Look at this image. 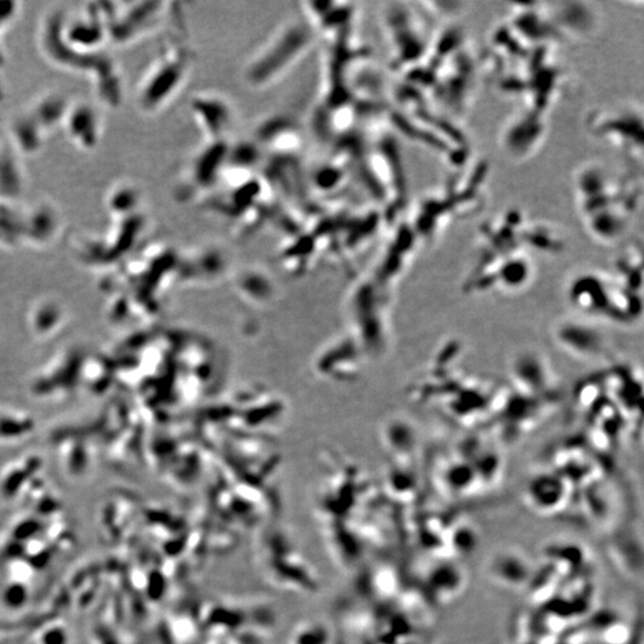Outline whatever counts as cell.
Listing matches in <instances>:
<instances>
[{
	"label": "cell",
	"mask_w": 644,
	"mask_h": 644,
	"mask_svg": "<svg viewBox=\"0 0 644 644\" xmlns=\"http://www.w3.org/2000/svg\"><path fill=\"white\" fill-rule=\"evenodd\" d=\"M230 147L228 141H203L191 156L185 169V184L190 199L203 197L222 178Z\"/></svg>",
	"instance_id": "8992f818"
},
{
	"label": "cell",
	"mask_w": 644,
	"mask_h": 644,
	"mask_svg": "<svg viewBox=\"0 0 644 644\" xmlns=\"http://www.w3.org/2000/svg\"><path fill=\"white\" fill-rule=\"evenodd\" d=\"M191 113L204 141H228L237 122L232 100L217 91H203L191 102Z\"/></svg>",
	"instance_id": "5b68a950"
},
{
	"label": "cell",
	"mask_w": 644,
	"mask_h": 644,
	"mask_svg": "<svg viewBox=\"0 0 644 644\" xmlns=\"http://www.w3.org/2000/svg\"><path fill=\"white\" fill-rule=\"evenodd\" d=\"M289 644H332V636L321 623H304L295 629Z\"/></svg>",
	"instance_id": "30bf717a"
},
{
	"label": "cell",
	"mask_w": 644,
	"mask_h": 644,
	"mask_svg": "<svg viewBox=\"0 0 644 644\" xmlns=\"http://www.w3.org/2000/svg\"><path fill=\"white\" fill-rule=\"evenodd\" d=\"M208 644H235L227 638H210Z\"/></svg>",
	"instance_id": "8fae6325"
},
{
	"label": "cell",
	"mask_w": 644,
	"mask_h": 644,
	"mask_svg": "<svg viewBox=\"0 0 644 644\" xmlns=\"http://www.w3.org/2000/svg\"><path fill=\"white\" fill-rule=\"evenodd\" d=\"M574 192L585 230L596 241L607 245L622 238L637 212L642 176L589 161L576 171Z\"/></svg>",
	"instance_id": "6da1fadb"
},
{
	"label": "cell",
	"mask_w": 644,
	"mask_h": 644,
	"mask_svg": "<svg viewBox=\"0 0 644 644\" xmlns=\"http://www.w3.org/2000/svg\"><path fill=\"white\" fill-rule=\"evenodd\" d=\"M555 335L558 342L573 355L596 357L604 349V338L600 332L586 324H561Z\"/></svg>",
	"instance_id": "ba28073f"
},
{
	"label": "cell",
	"mask_w": 644,
	"mask_h": 644,
	"mask_svg": "<svg viewBox=\"0 0 644 644\" xmlns=\"http://www.w3.org/2000/svg\"><path fill=\"white\" fill-rule=\"evenodd\" d=\"M588 128L606 143L627 156L642 169L643 117L636 104L622 103L596 109L588 117Z\"/></svg>",
	"instance_id": "3957f363"
},
{
	"label": "cell",
	"mask_w": 644,
	"mask_h": 644,
	"mask_svg": "<svg viewBox=\"0 0 644 644\" xmlns=\"http://www.w3.org/2000/svg\"><path fill=\"white\" fill-rule=\"evenodd\" d=\"M316 39L306 18L286 19L247 59L242 67V82L255 91L273 87L311 54Z\"/></svg>",
	"instance_id": "7a4b0ae2"
},
{
	"label": "cell",
	"mask_w": 644,
	"mask_h": 644,
	"mask_svg": "<svg viewBox=\"0 0 644 644\" xmlns=\"http://www.w3.org/2000/svg\"><path fill=\"white\" fill-rule=\"evenodd\" d=\"M541 113L519 110L502 131V143L510 156L526 158L532 149L541 146L545 133V121Z\"/></svg>",
	"instance_id": "52a82bcc"
},
{
	"label": "cell",
	"mask_w": 644,
	"mask_h": 644,
	"mask_svg": "<svg viewBox=\"0 0 644 644\" xmlns=\"http://www.w3.org/2000/svg\"><path fill=\"white\" fill-rule=\"evenodd\" d=\"M195 60V52L189 44H174L165 53L153 71L149 107L160 108L181 93L190 79Z\"/></svg>",
	"instance_id": "277c9868"
},
{
	"label": "cell",
	"mask_w": 644,
	"mask_h": 644,
	"mask_svg": "<svg viewBox=\"0 0 644 644\" xmlns=\"http://www.w3.org/2000/svg\"><path fill=\"white\" fill-rule=\"evenodd\" d=\"M548 365L544 360L536 355L519 357L515 362V380L520 385V388L525 390L523 393L542 394L549 393L551 388V376Z\"/></svg>",
	"instance_id": "9c48e42d"
}]
</instances>
